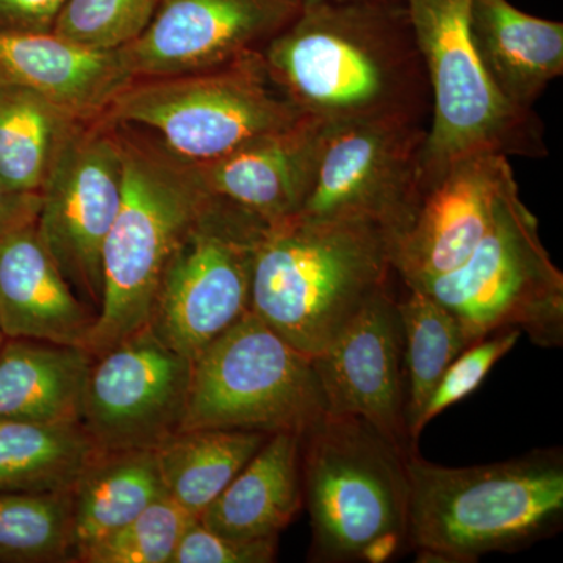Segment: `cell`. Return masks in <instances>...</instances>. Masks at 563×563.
Masks as SVG:
<instances>
[{
    "mask_svg": "<svg viewBox=\"0 0 563 563\" xmlns=\"http://www.w3.org/2000/svg\"><path fill=\"white\" fill-rule=\"evenodd\" d=\"M262 57L284 95L328 128L426 125L432 117L428 70L402 0H303Z\"/></svg>",
    "mask_w": 563,
    "mask_h": 563,
    "instance_id": "1",
    "label": "cell"
},
{
    "mask_svg": "<svg viewBox=\"0 0 563 563\" xmlns=\"http://www.w3.org/2000/svg\"><path fill=\"white\" fill-rule=\"evenodd\" d=\"M407 544L420 562L473 563L518 553L561 532L562 448H537L509 461L446 466L412 451Z\"/></svg>",
    "mask_w": 563,
    "mask_h": 563,
    "instance_id": "2",
    "label": "cell"
},
{
    "mask_svg": "<svg viewBox=\"0 0 563 563\" xmlns=\"http://www.w3.org/2000/svg\"><path fill=\"white\" fill-rule=\"evenodd\" d=\"M391 273L390 242L380 225L290 218L263 232L250 312L314 357L388 287Z\"/></svg>",
    "mask_w": 563,
    "mask_h": 563,
    "instance_id": "3",
    "label": "cell"
},
{
    "mask_svg": "<svg viewBox=\"0 0 563 563\" xmlns=\"http://www.w3.org/2000/svg\"><path fill=\"white\" fill-rule=\"evenodd\" d=\"M111 124L124 180L120 211L103 243L101 309L85 344L92 357L147 328L169 258L213 196L196 166L150 132Z\"/></svg>",
    "mask_w": 563,
    "mask_h": 563,
    "instance_id": "4",
    "label": "cell"
},
{
    "mask_svg": "<svg viewBox=\"0 0 563 563\" xmlns=\"http://www.w3.org/2000/svg\"><path fill=\"white\" fill-rule=\"evenodd\" d=\"M407 454L368 421L324 413L302 433L309 561L383 563L407 544Z\"/></svg>",
    "mask_w": 563,
    "mask_h": 563,
    "instance_id": "5",
    "label": "cell"
},
{
    "mask_svg": "<svg viewBox=\"0 0 563 563\" xmlns=\"http://www.w3.org/2000/svg\"><path fill=\"white\" fill-rule=\"evenodd\" d=\"M301 117L262 52H252L217 68L132 80L101 118L144 129L176 157L203 165Z\"/></svg>",
    "mask_w": 563,
    "mask_h": 563,
    "instance_id": "6",
    "label": "cell"
},
{
    "mask_svg": "<svg viewBox=\"0 0 563 563\" xmlns=\"http://www.w3.org/2000/svg\"><path fill=\"white\" fill-rule=\"evenodd\" d=\"M406 287L446 307L470 344L518 331L536 346L562 347L563 274L544 250L539 221L518 187L507 192L492 228L461 266Z\"/></svg>",
    "mask_w": 563,
    "mask_h": 563,
    "instance_id": "7",
    "label": "cell"
},
{
    "mask_svg": "<svg viewBox=\"0 0 563 563\" xmlns=\"http://www.w3.org/2000/svg\"><path fill=\"white\" fill-rule=\"evenodd\" d=\"M432 90V117L421 173L461 155H548L544 125L533 110L515 109L485 77L474 52L472 0H402Z\"/></svg>",
    "mask_w": 563,
    "mask_h": 563,
    "instance_id": "8",
    "label": "cell"
},
{
    "mask_svg": "<svg viewBox=\"0 0 563 563\" xmlns=\"http://www.w3.org/2000/svg\"><path fill=\"white\" fill-rule=\"evenodd\" d=\"M324 413L313 358L247 312L192 362L181 431L303 433Z\"/></svg>",
    "mask_w": 563,
    "mask_h": 563,
    "instance_id": "9",
    "label": "cell"
},
{
    "mask_svg": "<svg viewBox=\"0 0 563 563\" xmlns=\"http://www.w3.org/2000/svg\"><path fill=\"white\" fill-rule=\"evenodd\" d=\"M266 222L211 196L169 258L147 329L191 363L250 312L252 268Z\"/></svg>",
    "mask_w": 563,
    "mask_h": 563,
    "instance_id": "10",
    "label": "cell"
},
{
    "mask_svg": "<svg viewBox=\"0 0 563 563\" xmlns=\"http://www.w3.org/2000/svg\"><path fill=\"white\" fill-rule=\"evenodd\" d=\"M122 155L111 122L80 121L41 188L36 231L70 287L95 310L102 302V250L122 199Z\"/></svg>",
    "mask_w": 563,
    "mask_h": 563,
    "instance_id": "11",
    "label": "cell"
},
{
    "mask_svg": "<svg viewBox=\"0 0 563 563\" xmlns=\"http://www.w3.org/2000/svg\"><path fill=\"white\" fill-rule=\"evenodd\" d=\"M426 125L366 122L328 128L312 191L296 218L374 222L388 239L415 201Z\"/></svg>",
    "mask_w": 563,
    "mask_h": 563,
    "instance_id": "12",
    "label": "cell"
},
{
    "mask_svg": "<svg viewBox=\"0 0 563 563\" xmlns=\"http://www.w3.org/2000/svg\"><path fill=\"white\" fill-rule=\"evenodd\" d=\"M515 187L509 158L492 152L421 173L412 207L388 239L393 272L404 285L453 272L476 250Z\"/></svg>",
    "mask_w": 563,
    "mask_h": 563,
    "instance_id": "13",
    "label": "cell"
},
{
    "mask_svg": "<svg viewBox=\"0 0 563 563\" xmlns=\"http://www.w3.org/2000/svg\"><path fill=\"white\" fill-rule=\"evenodd\" d=\"M191 366L141 329L92 357L81 424L102 451L157 450L181 431Z\"/></svg>",
    "mask_w": 563,
    "mask_h": 563,
    "instance_id": "14",
    "label": "cell"
},
{
    "mask_svg": "<svg viewBox=\"0 0 563 563\" xmlns=\"http://www.w3.org/2000/svg\"><path fill=\"white\" fill-rule=\"evenodd\" d=\"M303 0H162L146 31L118 49L133 79L217 68L288 27Z\"/></svg>",
    "mask_w": 563,
    "mask_h": 563,
    "instance_id": "15",
    "label": "cell"
},
{
    "mask_svg": "<svg viewBox=\"0 0 563 563\" xmlns=\"http://www.w3.org/2000/svg\"><path fill=\"white\" fill-rule=\"evenodd\" d=\"M312 358L328 413L362 418L404 453L418 450L407 424L401 320L388 287Z\"/></svg>",
    "mask_w": 563,
    "mask_h": 563,
    "instance_id": "16",
    "label": "cell"
},
{
    "mask_svg": "<svg viewBox=\"0 0 563 563\" xmlns=\"http://www.w3.org/2000/svg\"><path fill=\"white\" fill-rule=\"evenodd\" d=\"M325 132L328 125L303 114L218 161L195 166L211 195L277 224L295 218L309 198Z\"/></svg>",
    "mask_w": 563,
    "mask_h": 563,
    "instance_id": "17",
    "label": "cell"
},
{
    "mask_svg": "<svg viewBox=\"0 0 563 563\" xmlns=\"http://www.w3.org/2000/svg\"><path fill=\"white\" fill-rule=\"evenodd\" d=\"M133 79L120 51H96L54 32L0 31V84L38 92L80 121L101 118Z\"/></svg>",
    "mask_w": 563,
    "mask_h": 563,
    "instance_id": "18",
    "label": "cell"
},
{
    "mask_svg": "<svg viewBox=\"0 0 563 563\" xmlns=\"http://www.w3.org/2000/svg\"><path fill=\"white\" fill-rule=\"evenodd\" d=\"M98 313L77 296L35 224L0 239V332L85 347Z\"/></svg>",
    "mask_w": 563,
    "mask_h": 563,
    "instance_id": "19",
    "label": "cell"
},
{
    "mask_svg": "<svg viewBox=\"0 0 563 563\" xmlns=\"http://www.w3.org/2000/svg\"><path fill=\"white\" fill-rule=\"evenodd\" d=\"M470 31L477 62L515 109L533 110L563 74V24L515 9L509 0H472Z\"/></svg>",
    "mask_w": 563,
    "mask_h": 563,
    "instance_id": "20",
    "label": "cell"
},
{
    "mask_svg": "<svg viewBox=\"0 0 563 563\" xmlns=\"http://www.w3.org/2000/svg\"><path fill=\"white\" fill-rule=\"evenodd\" d=\"M301 443L302 433H272L199 521L235 540L279 537L303 507Z\"/></svg>",
    "mask_w": 563,
    "mask_h": 563,
    "instance_id": "21",
    "label": "cell"
},
{
    "mask_svg": "<svg viewBox=\"0 0 563 563\" xmlns=\"http://www.w3.org/2000/svg\"><path fill=\"white\" fill-rule=\"evenodd\" d=\"M92 355L81 346L5 339L0 344V420L81 422Z\"/></svg>",
    "mask_w": 563,
    "mask_h": 563,
    "instance_id": "22",
    "label": "cell"
},
{
    "mask_svg": "<svg viewBox=\"0 0 563 563\" xmlns=\"http://www.w3.org/2000/svg\"><path fill=\"white\" fill-rule=\"evenodd\" d=\"M165 495L154 451H101L70 490L74 555Z\"/></svg>",
    "mask_w": 563,
    "mask_h": 563,
    "instance_id": "23",
    "label": "cell"
},
{
    "mask_svg": "<svg viewBox=\"0 0 563 563\" xmlns=\"http://www.w3.org/2000/svg\"><path fill=\"white\" fill-rule=\"evenodd\" d=\"M269 433L242 429H184L154 450L166 496L196 518L242 472Z\"/></svg>",
    "mask_w": 563,
    "mask_h": 563,
    "instance_id": "24",
    "label": "cell"
},
{
    "mask_svg": "<svg viewBox=\"0 0 563 563\" xmlns=\"http://www.w3.org/2000/svg\"><path fill=\"white\" fill-rule=\"evenodd\" d=\"M101 451L81 422L0 420V492H70Z\"/></svg>",
    "mask_w": 563,
    "mask_h": 563,
    "instance_id": "25",
    "label": "cell"
},
{
    "mask_svg": "<svg viewBox=\"0 0 563 563\" xmlns=\"http://www.w3.org/2000/svg\"><path fill=\"white\" fill-rule=\"evenodd\" d=\"M79 122L38 92L0 84V181L11 190L40 192Z\"/></svg>",
    "mask_w": 563,
    "mask_h": 563,
    "instance_id": "26",
    "label": "cell"
},
{
    "mask_svg": "<svg viewBox=\"0 0 563 563\" xmlns=\"http://www.w3.org/2000/svg\"><path fill=\"white\" fill-rule=\"evenodd\" d=\"M406 288L407 295L396 299V306L402 328L407 424L412 437L415 422L443 373L470 343L446 307L420 288Z\"/></svg>",
    "mask_w": 563,
    "mask_h": 563,
    "instance_id": "27",
    "label": "cell"
},
{
    "mask_svg": "<svg viewBox=\"0 0 563 563\" xmlns=\"http://www.w3.org/2000/svg\"><path fill=\"white\" fill-rule=\"evenodd\" d=\"M70 492H0V562H70Z\"/></svg>",
    "mask_w": 563,
    "mask_h": 563,
    "instance_id": "28",
    "label": "cell"
},
{
    "mask_svg": "<svg viewBox=\"0 0 563 563\" xmlns=\"http://www.w3.org/2000/svg\"><path fill=\"white\" fill-rule=\"evenodd\" d=\"M196 520L169 496H162L118 531L80 550L74 562L172 563L181 536Z\"/></svg>",
    "mask_w": 563,
    "mask_h": 563,
    "instance_id": "29",
    "label": "cell"
},
{
    "mask_svg": "<svg viewBox=\"0 0 563 563\" xmlns=\"http://www.w3.org/2000/svg\"><path fill=\"white\" fill-rule=\"evenodd\" d=\"M162 0H68L52 32L96 51L133 43L154 20Z\"/></svg>",
    "mask_w": 563,
    "mask_h": 563,
    "instance_id": "30",
    "label": "cell"
},
{
    "mask_svg": "<svg viewBox=\"0 0 563 563\" xmlns=\"http://www.w3.org/2000/svg\"><path fill=\"white\" fill-rule=\"evenodd\" d=\"M520 339L521 333L518 331H503L492 333L479 342L466 346L448 366L431 398L426 402L420 418L415 422L413 442L418 443L421 432L429 422L435 420L454 404L472 395L484 383L493 366L501 361L504 355L509 354Z\"/></svg>",
    "mask_w": 563,
    "mask_h": 563,
    "instance_id": "31",
    "label": "cell"
},
{
    "mask_svg": "<svg viewBox=\"0 0 563 563\" xmlns=\"http://www.w3.org/2000/svg\"><path fill=\"white\" fill-rule=\"evenodd\" d=\"M279 537L235 540L192 521L181 536L172 563H269L276 561Z\"/></svg>",
    "mask_w": 563,
    "mask_h": 563,
    "instance_id": "32",
    "label": "cell"
},
{
    "mask_svg": "<svg viewBox=\"0 0 563 563\" xmlns=\"http://www.w3.org/2000/svg\"><path fill=\"white\" fill-rule=\"evenodd\" d=\"M68 0H0V31L47 33Z\"/></svg>",
    "mask_w": 563,
    "mask_h": 563,
    "instance_id": "33",
    "label": "cell"
},
{
    "mask_svg": "<svg viewBox=\"0 0 563 563\" xmlns=\"http://www.w3.org/2000/svg\"><path fill=\"white\" fill-rule=\"evenodd\" d=\"M41 210V192L16 191L0 181V239L35 224Z\"/></svg>",
    "mask_w": 563,
    "mask_h": 563,
    "instance_id": "34",
    "label": "cell"
},
{
    "mask_svg": "<svg viewBox=\"0 0 563 563\" xmlns=\"http://www.w3.org/2000/svg\"><path fill=\"white\" fill-rule=\"evenodd\" d=\"M3 340H5V336H3V333H2V332H0V344H2V343H3Z\"/></svg>",
    "mask_w": 563,
    "mask_h": 563,
    "instance_id": "35",
    "label": "cell"
},
{
    "mask_svg": "<svg viewBox=\"0 0 563 563\" xmlns=\"http://www.w3.org/2000/svg\"><path fill=\"white\" fill-rule=\"evenodd\" d=\"M342 2H347V0H342Z\"/></svg>",
    "mask_w": 563,
    "mask_h": 563,
    "instance_id": "36",
    "label": "cell"
}]
</instances>
